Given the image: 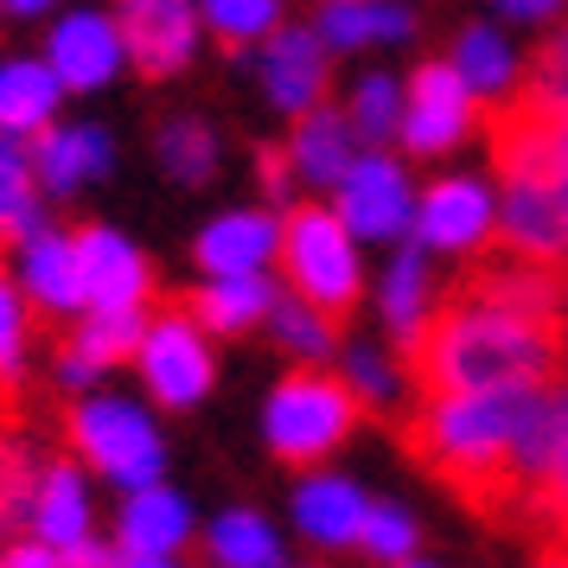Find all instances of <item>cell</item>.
<instances>
[{
    "label": "cell",
    "instance_id": "6da1fadb",
    "mask_svg": "<svg viewBox=\"0 0 568 568\" xmlns=\"http://www.w3.org/2000/svg\"><path fill=\"white\" fill-rule=\"evenodd\" d=\"M530 384L466 389V396H428L396 428L409 454L435 486H447L479 524H530V486L517 473V422H524Z\"/></svg>",
    "mask_w": 568,
    "mask_h": 568
},
{
    "label": "cell",
    "instance_id": "7a4b0ae2",
    "mask_svg": "<svg viewBox=\"0 0 568 568\" xmlns=\"http://www.w3.org/2000/svg\"><path fill=\"white\" fill-rule=\"evenodd\" d=\"M409 384L428 396H466V389H505L562 377V326L524 320V313L486 307L466 294H440L428 320L403 338Z\"/></svg>",
    "mask_w": 568,
    "mask_h": 568
},
{
    "label": "cell",
    "instance_id": "3957f363",
    "mask_svg": "<svg viewBox=\"0 0 568 568\" xmlns=\"http://www.w3.org/2000/svg\"><path fill=\"white\" fill-rule=\"evenodd\" d=\"M364 403L358 389L320 371V364H301L287 371L282 384L268 389V409H262V435H268V454L282 466H320L326 454L345 447V435L364 422Z\"/></svg>",
    "mask_w": 568,
    "mask_h": 568
},
{
    "label": "cell",
    "instance_id": "277c9868",
    "mask_svg": "<svg viewBox=\"0 0 568 568\" xmlns=\"http://www.w3.org/2000/svg\"><path fill=\"white\" fill-rule=\"evenodd\" d=\"M275 262H282L287 294H301L326 320H352L364 294V268H358V243H352V224L326 205H287L282 217V243H275Z\"/></svg>",
    "mask_w": 568,
    "mask_h": 568
},
{
    "label": "cell",
    "instance_id": "5b68a950",
    "mask_svg": "<svg viewBox=\"0 0 568 568\" xmlns=\"http://www.w3.org/2000/svg\"><path fill=\"white\" fill-rule=\"evenodd\" d=\"M64 435H71V454L83 466H97L109 486H154L166 473V440H160L154 415L122 403V396H83L78 409L64 415Z\"/></svg>",
    "mask_w": 568,
    "mask_h": 568
},
{
    "label": "cell",
    "instance_id": "8992f818",
    "mask_svg": "<svg viewBox=\"0 0 568 568\" xmlns=\"http://www.w3.org/2000/svg\"><path fill=\"white\" fill-rule=\"evenodd\" d=\"M141 377H148V396H154L160 409H192V403H205L211 377H217V358H211V333L185 313V301L173 307H160L148 320V338H141Z\"/></svg>",
    "mask_w": 568,
    "mask_h": 568
},
{
    "label": "cell",
    "instance_id": "52a82bcc",
    "mask_svg": "<svg viewBox=\"0 0 568 568\" xmlns=\"http://www.w3.org/2000/svg\"><path fill=\"white\" fill-rule=\"evenodd\" d=\"M473 115H479L473 83L454 71V58H435V64H422V71L409 78V103H403V148L422 154V160L447 154L454 141H466Z\"/></svg>",
    "mask_w": 568,
    "mask_h": 568
},
{
    "label": "cell",
    "instance_id": "ba28073f",
    "mask_svg": "<svg viewBox=\"0 0 568 568\" xmlns=\"http://www.w3.org/2000/svg\"><path fill=\"white\" fill-rule=\"evenodd\" d=\"M115 27H122L129 64L148 83L180 78L185 64H192V45H199L192 0H115Z\"/></svg>",
    "mask_w": 568,
    "mask_h": 568
},
{
    "label": "cell",
    "instance_id": "9c48e42d",
    "mask_svg": "<svg viewBox=\"0 0 568 568\" xmlns=\"http://www.w3.org/2000/svg\"><path fill=\"white\" fill-rule=\"evenodd\" d=\"M148 320H154L148 307H83V320L58 345V384L90 389L109 364H129L148 338Z\"/></svg>",
    "mask_w": 568,
    "mask_h": 568
},
{
    "label": "cell",
    "instance_id": "30bf717a",
    "mask_svg": "<svg viewBox=\"0 0 568 568\" xmlns=\"http://www.w3.org/2000/svg\"><path fill=\"white\" fill-rule=\"evenodd\" d=\"M78 268H83V307H148L154 301V268L122 231L78 224Z\"/></svg>",
    "mask_w": 568,
    "mask_h": 568
},
{
    "label": "cell",
    "instance_id": "8fae6325",
    "mask_svg": "<svg viewBox=\"0 0 568 568\" xmlns=\"http://www.w3.org/2000/svg\"><path fill=\"white\" fill-rule=\"evenodd\" d=\"M498 243L537 262H568V192L562 180H505Z\"/></svg>",
    "mask_w": 568,
    "mask_h": 568
},
{
    "label": "cell",
    "instance_id": "7c38bea8",
    "mask_svg": "<svg viewBox=\"0 0 568 568\" xmlns=\"http://www.w3.org/2000/svg\"><path fill=\"white\" fill-rule=\"evenodd\" d=\"M122 27L109 20V13H71V20H58L52 39H45V64L58 71V83L71 90V97H90V90H103L115 71H122Z\"/></svg>",
    "mask_w": 568,
    "mask_h": 568
},
{
    "label": "cell",
    "instance_id": "4fadbf2b",
    "mask_svg": "<svg viewBox=\"0 0 568 568\" xmlns=\"http://www.w3.org/2000/svg\"><path fill=\"white\" fill-rule=\"evenodd\" d=\"M326 39L320 27H282L268 32V45H262V83H268V103L287 109V115H307V109L326 103Z\"/></svg>",
    "mask_w": 568,
    "mask_h": 568
},
{
    "label": "cell",
    "instance_id": "5bb4252c",
    "mask_svg": "<svg viewBox=\"0 0 568 568\" xmlns=\"http://www.w3.org/2000/svg\"><path fill=\"white\" fill-rule=\"evenodd\" d=\"M338 217L352 236H403L409 231V180L389 154L352 160V173L338 180Z\"/></svg>",
    "mask_w": 568,
    "mask_h": 568
},
{
    "label": "cell",
    "instance_id": "9a60e30c",
    "mask_svg": "<svg viewBox=\"0 0 568 568\" xmlns=\"http://www.w3.org/2000/svg\"><path fill=\"white\" fill-rule=\"evenodd\" d=\"M20 287H27V301L45 313V320L83 313L78 236H71V231H52V224H39V231L20 243Z\"/></svg>",
    "mask_w": 568,
    "mask_h": 568
},
{
    "label": "cell",
    "instance_id": "2e32d148",
    "mask_svg": "<svg viewBox=\"0 0 568 568\" xmlns=\"http://www.w3.org/2000/svg\"><path fill=\"white\" fill-rule=\"evenodd\" d=\"M115 542H122V556H180L192 542V505L166 479L134 486L115 511Z\"/></svg>",
    "mask_w": 568,
    "mask_h": 568
},
{
    "label": "cell",
    "instance_id": "e0dca14e",
    "mask_svg": "<svg viewBox=\"0 0 568 568\" xmlns=\"http://www.w3.org/2000/svg\"><path fill=\"white\" fill-rule=\"evenodd\" d=\"M491 231V199L473 180H435L415 205V243L422 250H479Z\"/></svg>",
    "mask_w": 568,
    "mask_h": 568
},
{
    "label": "cell",
    "instance_id": "ac0fdd59",
    "mask_svg": "<svg viewBox=\"0 0 568 568\" xmlns=\"http://www.w3.org/2000/svg\"><path fill=\"white\" fill-rule=\"evenodd\" d=\"M32 154V180H39V192H83L90 180H103L109 160H115V148H109L103 129H90V122H78V129H45L27 141Z\"/></svg>",
    "mask_w": 568,
    "mask_h": 568
},
{
    "label": "cell",
    "instance_id": "d6986e66",
    "mask_svg": "<svg viewBox=\"0 0 568 568\" xmlns=\"http://www.w3.org/2000/svg\"><path fill=\"white\" fill-rule=\"evenodd\" d=\"M275 243H282V217L268 211H224L211 217L192 256L205 275H262V262H275Z\"/></svg>",
    "mask_w": 568,
    "mask_h": 568
},
{
    "label": "cell",
    "instance_id": "ffe728a7",
    "mask_svg": "<svg viewBox=\"0 0 568 568\" xmlns=\"http://www.w3.org/2000/svg\"><path fill=\"white\" fill-rule=\"evenodd\" d=\"M27 530L39 542H52V549H71V542L97 537V505H90L83 466H71V460L39 466V491H32V524Z\"/></svg>",
    "mask_w": 568,
    "mask_h": 568
},
{
    "label": "cell",
    "instance_id": "44dd1931",
    "mask_svg": "<svg viewBox=\"0 0 568 568\" xmlns=\"http://www.w3.org/2000/svg\"><path fill=\"white\" fill-rule=\"evenodd\" d=\"M364 511H371V498H364L352 479H338V473H313V479H301V491H294V524H301V537L320 542V549L358 542Z\"/></svg>",
    "mask_w": 568,
    "mask_h": 568
},
{
    "label": "cell",
    "instance_id": "7402d4cb",
    "mask_svg": "<svg viewBox=\"0 0 568 568\" xmlns=\"http://www.w3.org/2000/svg\"><path fill=\"white\" fill-rule=\"evenodd\" d=\"M352 122L338 115V109H307V115H294V141H287V154H294V173L307 185H338L345 173H352Z\"/></svg>",
    "mask_w": 568,
    "mask_h": 568
},
{
    "label": "cell",
    "instance_id": "603a6c76",
    "mask_svg": "<svg viewBox=\"0 0 568 568\" xmlns=\"http://www.w3.org/2000/svg\"><path fill=\"white\" fill-rule=\"evenodd\" d=\"M268 307H275V287L262 275H211L205 287L185 294V313L205 333H250V326L268 320Z\"/></svg>",
    "mask_w": 568,
    "mask_h": 568
},
{
    "label": "cell",
    "instance_id": "cb8c5ba5",
    "mask_svg": "<svg viewBox=\"0 0 568 568\" xmlns=\"http://www.w3.org/2000/svg\"><path fill=\"white\" fill-rule=\"evenodd\" d=\"M64 83L45 58H7L0 64V134H39L52 122Z\"/></svg>",
    "mask_w": 568,
    "mask_h": 568
},
{
    "label": "cell",
    "instance_id": "d4e9b609",
    "mask_svg": "<svg viewBox=\"0 0 568 568\" xmlns=\"http://www.w3.org/2000/svg\"><path fill=\"white\" fill-rule=\"evenodd\" d=\"M415 13L389 7V0H326L320 7V39L333 52H358V45H377V39H409Z\"/></svg>",
    "mask_w": 568,
    "mask_h": 568
},
{
    "label": "cell",
    "instance_id": "484cf974",
    "mask_svg": "<svg viewBox=\"0 0 568 568\" xmlns=\"http://www.w3.org/2000/svg\"><path fill=\"white\" fill-rule=\"evenodd\" d=\"M45 224L39 211V180H32V154L20 134H0V243H27Z\"/></svg>",
    "mask_w": 568,
    "mask_h": 568
},
{
    "label": "cell",
    "instance_id": "4316f807",
    "mask_svg": "<svg viewBox=\"0 0 568 568\" xmlns=\"http://www.w3.org/2000/svg\"><path fill=\"white\" fill-rule=\"evenodd\" d=\"M205 556L217 568H282V537L256 511H224L205 530Z\"/></svg>",
    "mask_w": 568,
    "mask_h": 568
},
{
    "label": "cell",
    "instance_id": "83f0119b",
    "mask_svg": "<svg viewBox=\"0 0 568 568\" xmlns=\"http://www.w3.org/2000/svg\"><path fill=\"white\" fill-rule=\"evenodd\" d=\"M428 256H422V243H403L396 250V262H389L384 275V320L396 338H409L422 320H428Z\"/></svg>",
    "mask_w": 568,
    "mask_h": 568
},
{
    "label": "cell",
    "instance_id": "f1b7e54d",
    "mask_svg": "<svg viewBox=\"0 0 568 568\" xmlns=\"http://www.w3.org/2000/svg\"><path fill=\"white\" fill-rule=\"evenodd\" d=\"M268 333H275V345L294 352L301 364H320L338 345V320H326V313L313 307V301H301V294H275V307H268Z\"/></svg>",
    "mask_w": 568,
    "mask_h": 568
},
{
    "label": "cell",
    "instance_id": "f546056e",
    "mask_svg": "<svg viewBox=\"0 0 568 568\" xmlns=\"http://www.w3.org/2000/svg\"><path fill=\"white\" fill-rule=\"evenodd\" d=\"M154 154L180 185H205L211 173H217V134H211L205 122L180 115V122H166V129L154 134Z\"/></svg>",
    "mask_w": 568,
    "mask_h": 568
},
{
    "label": "cell",
    "instance_id": "4dcf8cb0",
    "mask_svg": "<svg viewBox=\"0 0 568 568\" xmlns=\"http://www.w3.org/2000/svg\"><path fill=\"white\" fill-rule=\"evenodd\" d=\"M27 338H32V301L20 275H7V262H0V396H20Z\"/></svg>",
    "mask_w": 568,
    "mask_h": 568
},
{
    "label": "cell",
    "instance_id": "1f68e13d",
    "mask_svg": "<svg viewBox=\"0 0 568 568\" xmlns=\"http://www.w3.org/2000/svg\"><path fill=\"white\" fill-rule=\"evenodd\" d=\"M199 13H205V27L217 32V45L236 58L250 39L275 32V20H282V0H199Z\"/></svg>",
    "mask_w": 568,
    "mask_h": 568
},
{
    "label": "cell",
    "instance_id": "d6a6232c",
    "mask_svg": "<svg viewBox=\"0 0 568 568\" xmlns=\"http://www.w3.org/2000/svg\"><path fill=\"white\" fill-rule=\"evenodd\" d=\"M454 71L473 83V97H498L511 83V52L491 27H466L460 45H454Z\"/></svg>",
    "mask_w": 568,
    "mask_h": 568
},
{
    "label": "cell",
    "instance_id": "836d02e7",
    "mask_svg": "<svg viewBox=\"0 0 568 568\" xmlns=\"http://www.w3.org/2000/svg\"><path fill=\"white\" fill-rule=\"evenodd\" d=\"M345 122L358 141H389V134H403V103H396V78H364L352 90V109H345Z\"/></svg>",
    "mask_w": 568,
    "mask_h": 568
},
{
    "label": "cell",
    "instance_id": "e575fe53",
    "mask_svg": "<svg viewBox=\"0 0 568 568\" xmlns=\"http://www.w3.org/2000/svg\"><path fill=\"white\" fill-rule=\"evenodd\" d=\"M415 537H422V530H415V517L403 511V505H371V511H364V530H358V549L396 568V562L415 556Z\"/></svg>",
    "mask_w": 568,
    "mask_h": 568
},
{
    "label": "cell",
    "instance_id": "d590c367",
    "mask_svg": "<svg viewBox=\"0 0 568 568\" xmlns=\"http://www.w3.org/2000/svg\"><path fill=\"white\" fill-rule=\"evenodd\" d=\"M517 97H537V103L568 109V27H562V32H549L537 52H530V64H524V83H517Z\"/></svg>",
    "mask_w": 568,
    "mask_h": 568
},
{
    "label": "cell",
    "instance_id": "8d00e7d4",
    "mask_svg": "<svg viewBox=\"0 0 568 568\" xmlns=\"http://www.w3.org/2000/svg\"><path fill=\"white\" fill-rule=\"evenodd\" d=\"M530 524H542V530H549V542H562V549H568V447L556 454V466H549V479L537 486Z\"/></svg>",
    "mask_w": 568,
    "mask_h": 568
},
{
    "label": "cell",
    "instance_id": "74e56055",
    "mask_svg": "<svg viewBox=\"0 0 568 568\" xmlns=\"http://www.w3.org/2000/svg\"><path fill=\"white\" fill-rule=\"evenodd\" d=\"M345 384L358 389L364 403H371V409H377V403H384L389 389V371H384V358H377V352H352V364H345Z\"/></svg>",
    "mask_w": 568,
    "mask_h": 568
},
{
    "label": "cell",
    "instance_id": "f35d334b",
    "mask_svg": "<svg viewBox=\"0 0 568 568\" xmlns=\"http://www.w3.org/2000/svg\"><path fill=\"white\" fill-rule=\"evenodd\" d=\"M0 568H58V549L52 542H39L32 530H20V537L0 542Z\"/></svg>",
    "mask_w": 568,
    "mask_h": 568
},
{
    "label": "cell",
    "instance_id": "ab89813d",
    "mask_svg": "<svg viewBox=\"0 0 568 568\" xmlns=\"http://www.w3.org/2000/svg\"><path fill=\"white\" fill-rule=\"evenodd\" d=\"M58 568H122V542L83 537V542H71V549H58Z\"/></svg>",
    "mask_w": 568,
    "mask_h": 568
},
{
    "label": "cell",
    "instance_id": "60d3db41",
    "mask_svg": "<svg viewBox=\"0 0 568 568\" xmlns=\"http://www.w3.org/2000/svg\"><path fill=\"white\" fill-rule=\"evenodd\" d=\"M256 173H262V192H268V199H287L294 154H287V148H262V154H256Z\"/></svg>",
    "mask_w": 568,
    "mask_h": 568
},
{
    "label": "cell",
    "instance_id": "b9f144b4",
    "mask_svg": "<svg viewBox=\"0 0 568 568\" xmlns=\"http://www.w3.org/2000/svg\"><path fill=\"white\" fill-rule=\"evenodd\" d=\"M498 7H505L511 20H549V13H556L562 0H498Z\"/></svg>",
    "mask_w": 568,
    "mask_h": 568
},
{
    "label": "cell",
    "instance_id": "7bdbcfd3",
    "mask_svg": "<svg viewBox=\"0 0 568 568\" xmlns=\"http://www.w3.org/2000/svg\"><path fill=\"white\" fill-rule=\"evenodd\" d=\"M7 415H13V409H0V486H7V466H13V435H7Z\"/></svg>",
    "mask_w": 568,
    "mask_h": 568
},
{
    "label": "cell",
    "instance_id": "ee69618b",
    "mask_svg": "<svg viewBox=\"0 0 568 568\" xmlns=\"http://www.w3.org/2000/svg\"><path fill=\"white\" fill-rule=\"evenodd\" d=\"M122 568H180V556H122Z\"/></svg>",
    "mask_w": 568,
    "mask_h": 568
},
{
    "label": "cell",
    "instance_id": "f6af8a7d",
    "mask_svg": "<svg viewBox=\"0 0 568 568\" xmlns=\"http://www.w3.org/2000/svg\"><path fill=\"white\" fill-rule=\"evenodd\" d=\"M537 568H568V549L562 542H549V549H542V562Z\"/></svg>",
    "mask_w": 568,
    "mask_h": 568
},
{
    "label": "cell",
    "instance_id": "bcb514c9",
    "mask_svg": "<svg viewBox=\"0 0 568 568\" xmlns=\"http://www.w3.org/2000/svg\"><path fill=\"white\" fill-rule=\"evenodd\" d=\"M7 7H13V13H45L52 0H7Z\"/></svg>",
    "mask_w": 568,
    "mask_h": 568
},
{
    "label": "cell",
    "instance_id": "7dc6e473",
    "mask_svg": "<svg viewBox=\"0 0 568 568\" xmlns=\"http://www.w3.org/2000/svg\"><path fill=\"white\" fill-rule=\"evenodd\" d=\"M562 377H568V287H562Z\"/></svg>",
    "mask_w": 568,
    "mask_h": 568
},
{
    "label": "cell",
    "instance_id": "c3c4849f",
    "mask_svg": "<svg viewBox=\"0 0 568 568\" xmlns=\"http://www.w3.org/2000/svg\"><path fill=\"white\" fill-rule=\"evenodd\" d=\"M396 568H428V562H415V556H409V562H396Z\"/></svg>",
    "mask_w": 568,
    "mask_h": 568
},
{
    "label": "cell",
    "instance_id": "681fc988",
    "mask_svg": "<svg viewBox=\"0 0 568 568\" xmlns=\"http://www.w3.org/2000/svg\"><path fill=\"white\" fill-rule=\"evenodd\" d=\"M0 409H13V396H0Z\"/></svg>",
    "mask_w": 568,
    "mask_h": 568
},
{
    "label": "cell",
    "instance_id": "f907efd6",
    "mask_svg": "<svg viewBox=\"0 0 568 568\" xmlns=\"http://www.w3.org/2000/svg\"><path fill=\"white\" fill-rule=\"evenodd\" d=\"M0 7H7V0H0Z\"/></svg>",
    "mask_w": 568,
    "mask_h": 568
}]
</instances>
